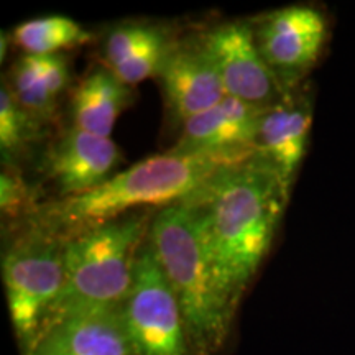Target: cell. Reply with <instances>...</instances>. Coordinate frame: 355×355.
Instances as JSON below:
<instances>
[{
	"mask_svg": "<svg viewBox=\"0 0 355 355\" xmlns=\"http://www.w3.org/2000/svg\"><path fill=\"white\" fill-rule=\"evenodd\" d=\"M290 194L257 155L227 166L186 199L219 282L237 306L272 248Z\"/></svg>",
	"mask_w": 355,
	"mask_h": 355,
	"instance_id": "cell-1",
	"label": "cell"
},
{
	"mask_svg": "<svg viewBox=\"0 0 355 355\" xmlns=\"http://www.w3.org/2000/svg\"><path fill=\"white\" fill-rule=\"evenodd\" d=\"M254 157L166 152L112 175L86 193L56 198L38 207L33 225L58 239L73 237L105 222L133 214L140 207L183 202L227 166Z\"/></svg>",
	"mask_w": 355,
	"mask_h": 355,
	"instance_id": "cell-2",
	"label": "cell"
},
{
	"mask_svg": "<svg viewBox=\"0 0 355 355\" xmlns=\"http://www.w3.org/2000/svg\"><path fill=\"white\" fill-rule=\"evenodd\" d=\"M159 265L175 291L193 354L217 352L229 336L235 306L222 288L193 207H163L148 230Z\"/></svg>",
	"mask_w": 355,
	"mask_h": 355,
	"instance_id": "cell-3",
	"label": "cell"
},
{
	"mask_svg": "<svg viewBox=\"0 0 355 355\" xmlns=\"http://www.w3.org/2000/svg\"><path fill=\"white\" fill-rule=\"evenodd\" d=\"M150 224L145 214H128L66 239L64 282L44 336L71 318L121 309Z\"/></svg>",
	"mask_w": 355,
	"mask_h": 355,
	"instance_id": "cell-4",
	"label": "cell"
},
{
	"mask_svg": "<svg viewBox=\"0 0 355 355\" xmlns=\"http://www.w3.org/2000/svg\"><path fill=\"white\" fill-rule=\"evenodd\" d=\"M2 273L13 329L30 355L63 288L64 241L32 225L3 255Z\"/></svg>",
	"mask_w": 355,
	"mask_h": 355,
	"instance_id": "cell-5",
	"label": "cell"
},
{
	"mask_svg": "<svg viewBox=\"0 0 355 355\" xmlns=\"http://www.w3.org/2000/svg\"><path fill=\"white\" fill-rule=\"evenodd\" d=\"M121 316L133 355H193L183 313L146 234Z\"/></svg>",
	"mask_w": 355,
	"mask_h": 355,
	"instance_id": "cell-6",
	"label": "cell"
},
{
	"mask_svg": "<svg viewBox=\"0 0 355 355\" xmlns=\"http://www.w3.org/2000/svg\"><path fill=\"white\" fill-rule=\"evenodd\" d=\"M254 25L261 58L288 91H295L321 56L327 21L321 10L291 6L266 13Z\"/></svg>",
	"mask_w": 355,
	"mask_h": 355,
	"instance_id": "cell-7",
	"label": "cell"
},
{
	"mask_svg": "<svg viewBox=\"0 0 355 355\" xmlns=\"http://www.w3.org/2000/svg\"><path fill=\"white\" fill-rule=\"evenodd\" d=\"M227 96L268 109L293 91L283 87L261 58L252 21H225L199 35Z\"/></svg>",
	"mask_w": 355,
	"mask_h": 355,
	"instance_id": "cell-8",
	"label": "cell"
},
{
	"mask_svg": "<svg viewBox=\"0 0 355 355\" xmlns=\"http://www.w3.org/2000/svg\"><path fill=\"white\" fill-rule=\"evenodd\" d=\"M170 114L181 125L227 97L201 37L175 40L157 74Z\"/></svg>",
	"mask_w": 355,
	"mask_h": 355,
	"instance_id": "cell-9",
	"label": "cell"
},
{
	"mask_svg": "<svg viewBox=\"0 0 355 355\" xmlns=\"http://www.w3.org/2000/svg\"><path fill=\"white\" fill-rule=\"evenodd\" d=\"M121 159V150L112 140L71 125L51 145L44 176L60 199L76 196L109 180Z\"/></svg>",
	"mask_w": 355,
	"mask_h": 355,
	"instance_id": "cell-10",
	"label": "cell"
},
{
	"mask_svg": "<svg viewBox=\"0 0 355 355\" xmlns=\"http://www.w3.org/2000/svg\"><path fill=\"white\" fill-rule=\"evenodd\" d=\"M311 122V99L300 87L261 115L255 145L257 158L278 176L288 194L304 158Z\"/></svg>",
	"mask_w": 355,
	"mask_h": 355,
	"instance_id": "cell-11",
	"label": "cell"
},
{
	"mask_svg": "<svg viewBox=\"0 0 355 355\" xmlns=\"http://www.w3.org/2000/svg\"><path fill=\"white\" fill-rule=\"evenodd\" d=\"M265 110L227 96L214 107L186 121L181 139L173 150L255 157L257 137Z\"/></svg>",
	"mask_w": 355,
	"mask_h": 355,
	"instance_id": "cell-12",
	"label": "cell"
},
{
	"mask_svg": "<svg viewBox=\"0 0 355 355\" xmlns=\"http://www.w3.org/2000/svg\"><path fill=\"white\" fill-rule=\"evenodd\" d=\"M175 38L165 28L148 24H125L110 30L104 42V66L133 87L157 78Z\"/></svg>",
	"mask_w": 355,
	"mask_h": 355,
	"instance_id": "cell-13",
	"label": "cell"
},
{
	"mask_svg": "<svg viewBox=\"0 0 355 355\" xmlns=\"http://www.w3.org/2000/svg\"><path fill=\"white\" fill-rule=\"evenodd\" d=\"M132 99L130 86L123 84L107 66H97L74 89L71 99L73 125L110 139L119 115L130 105Z\"/></svg>",
	"mask_w": 355,
	"mask_h": 355,
	"instance_id": "cell-14",
	"label": "cell"
},
{
	"mask_svg": "<svg viewBox=\"0 0 355 355\" xmlns=\"http://www.w3.org/2000/svg\"><path fill=\"white\" fill-rule=\"evenodd\" d=\"M53 331L68 355H133L121 309L71 318Z\"/></svg>",
	"mask_w": 355,
	"mask_h": 355,
	"instance_id": "cell-15",
	"label": "cell"
},
{
	"mask_svg": "<svg viewBox=\"0 0 355 355\" xmlns=\"http://www.w3.org/2000/svg\"><path fill=\"white\" fill-rule=\"evenodd\" d=\"M13 40L25 55L44 56L86 44L92 40V33L68 17L50 15L20 24L13 32Z\"/></svg>",
	"mask_w": 355,
	"mask_h": 355,
	"instance_id": "cell-16",
	"label": "cell"
},
{
	"mask_svg": "<svg viewBox=\"0 0 355 355\" xmlns=\"http://www.w3.org/2000/svg\"><path fill=\"white\" fill-rule=\"evenodd\" d=\"M42 122L32 117L15 101L6 83L0 89V150L3 162L20 158L37 137Z\"/></svg>",
	"mask_w": 355,
	"mask_h": 355,
	"instance_id": "cell-17",
	"label": "cell"
},
{
	"mask_svg": "<svg viewBox=\"0 0 355 355\" xmlns=\"http://www.w3.org/2000/svg\"><path fill=\"white\" fill-rule=\"evenodd\" d=\"M7 86L15 101L38 122L48 123L55 119L58 99L48 91L25 55L12 66Z\"/></svg>",
	"mask_w": 355,
	"mask_h": 355,
	"instance_id": "cell-18",
	"label": "cell"
},
{
	"mask_svg": "<svg viewBox=\"0 0 355 355\" xmlns=\"http://www.w3.org/2000/svg\"><path fill=\"white\" fill-rule=\"evenodd\" d=\"M28 58L30 64L38 74L40 79L48 87L56 99H60L61 94L69 86V64L64 55H44L33 56L25 55Z\"/></svg>",
	"mask_w": 355,
	"mask_h": 355,
	"instance_id": "cell-19",
	"label": "cell"
},
{
	"mask_svg": "<svg viewBox=\"0 0 355 355\" xmlns=\"http://www.w3.org/2000/svg\"><path fill=\"white\" fill-rule=\"evenodd\" d=\"M28 199V191L17 176L10 171L2 173L0 176V207L3 216L17 217L24 211Z\"/></svg>",
	"mask_w": 355,
	"mask_h": 355,
	"instance_id": "cell-20",
	"label": "cell"
},
{
	"mask_svg": "<svg viewBox=\"0 0 355 355\" xmlns=\"http://www.w3.org/2000/svg\"><path fill=\"white\" fill-rule=\"evenodd\" d=\"M30 355H68L58 331H50Z\"/></svg>",
	"mask_w": 355,
	"mask_h": 355,
	"instance_id": "cell-21",
	"label": "cell"
},
{
	"mask_svg": "<svg viewBox=\"0 0 355 355\" xmlns=\"http://www.w3.org/2000/svg\"><path fill=\"white\" fill-rule=\"evenodd\" d=\"M7 44H8V38L6 33H2V43H0V58H2V61L6 60V50H7Z\"/></svg>",
	"mask_w": 355,
	"mask_h": 355,
	"instance_id": "cell-22",
	"label": "cell"
}]
</instances>
